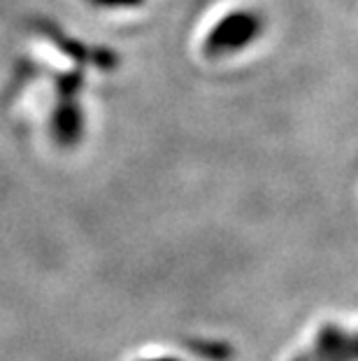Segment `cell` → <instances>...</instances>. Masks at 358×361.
<instances>
[{
  "mask_svg": "<svg viewBox=\"0 0 358 361\" xmlns=\"http://www.w3.org/2000/svg\"><path fill=\"white\" fill-rule=\"evenodd\" d=\"M263 14L256 10H233L219 19L205 37L203 51L207 59H224L240 54L263 33Z\"/></svg>",
  "mask_w": 358,
  "mask_h": 361,
  "instance_id": "6da1fadb",
  "label": "cell"
},
{
  "mask_svg": "<svg viewBox=\"0 0 358 361\" xmlns=\"http://www.w3.org/2000/svg\"><path fill=\"white\" fill-rule=\"evenodd\" d=\"M101 5H114V7H119V5H140L142 0H98Z\"/></svg>",
  "mask_w": 358,
  "mask_h": 361,
  "instance_id": "7a4b0ae2",
  "label": "cell"
},
{
  "mask_svg": "<svg viewBox=\"0 0 358 361\" xmlns=\"http://www.w3.org/2000/svg\"><path fill=\"white\" fill-rule=\"evenodd\" d=\"M154 361H174V359H154Z\"/></svg>",
  "mask_w": 358,
  "mask_h": 361,
  "instance_id": "3957f363",
  "label": "cell"
}]
</instances>
